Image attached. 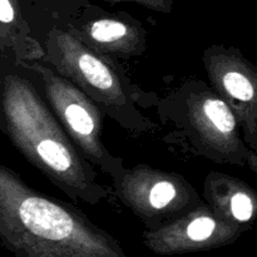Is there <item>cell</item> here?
Wrapping results in <instances>:
<instances>
[{
  "label": "cell",
  "instance_id": "52a82bcc",
  "mask_svg": "<svg viewBox=\"0 0 257 257\" xmlns=\"http://www.w3.org/2000/svg\"><path fill=\"white\" fill-rule=\"evenodd\" d=\"M213 92L235 113L248 148L256 155L257 100L255 67L235 48L211 47L203 55Z\"/></svg>",
  "mask_w": 257,
  "mask_h": 257
},
{
  "label": "cell",
  "instance_id": "7a4b0ae2",
  "mask_svg": "<svg viewBox=\"0 0 257 257\" xmlns=\"http://www.w3.org/2000/svg\"><path fill=\"white\" fill-rule=\"evenodd\" d=\"M0 242L15 257H127L77 207L0 165Z\"/></svg>",
  "mask_w": 257,
  "mask_h": 257
},
{
  "label": "cell",
  "instance_id": "277c9868",
  "mask_svg": "<svg viewBox=\"0 0 257 257\" xmlns=\"http://www.w3.org/2000/svg\"><path fill=\"white\" fill-rule=\"evenodd\" d=\"M44 60L123 127H141L142 117L127 89V80L119 77L103 55L80 42L69 30L54 28L48 33Z\"/></svg>",
  "mask_w": 257,
  "mask_h": 257
},
{
  "label": "cell",
  "instance_id": "8fae6325",
  "mask_svg": "<svg viewBox=\"0 0 257 257\" xmlns=\"http://www.w3.org/2000/svg\"><path fill=\"white\" fill-rule=\"evenodd\" d=\"M107 2L137 3V4L143 5V7L146 8H150V9L157 10V12H162V13H170L171 8H172V0H107Z\"/></svg>",
  "mask_w": 257,
  "mask_h": 257
},
{
  "label": "cell",
  "instance_id": "30bf717a",
  "mask_svg": "<svg viewBox=\"0 0 257 257\" xmlns=\"http://www.w3.org/2000/svg\"><path fill=\"white\" fill-rule=\"evenodd\" d=\"M205 198L218 220L231 225L247 223L255 217V191L238 178L211 173L205 180Z\"/></svg>",
  "mask_w": 257,
  "mask_h": 257
},
{
  "label": "cell",
  "instance_id": "9c48e42d",
  "mask_svg": "<svg viewBox=\"0 0 257 257\" xmlns=\"http://www.w3.org/2000/svg\"><path fill=\"white\" fill-rule=\"evenodd\" d=\"M73 35L100 55L130 58L146 49V34L137 23L102 17L70 25Z\"/></svg>",
  "mask_w": 257,
  "mask_h": 257
},
{
  "label": "cell",
  "instance_id": "ba28073f",
  "mask_svg": "<svg viewBox=\"0 0 257 257\" xmlns=\"http://www.w3.org/2000/svg\"><path fill=\"white\" fill-rule=\"evenodd\" d=\"M237 233V226L218 220L206 205L187 215L170 221L147 235L148 243L156 251L197 248L213 243L227 242Z\"/></svg>",
  "mask_w": 257,
  "mask_h": 257
},
{
  "label": "cell",
  "instance_id": "8992f818",
  "mask_svg": "<svg viewBox=\"0 0 257 257\" xmlns=\"http://www.w3.org/2000/svg\"><path fill=\"white\" fill-rule=\"evenodd\" d=\"M113 182L117 198L145 221L165 225L205 205L182 176L148 166L124 167Z\"/></svg>",
  "mask_w": 257,
  "mask_h": 257
},
{
  "label": "cell",
  "instance_id": "6da1fadb",
  "mask_svg": "<svg viewBox=\"0 0 257 257\" xmlns=\"http://www.w3.org/2000/svg\"><path fill=\"white\" fill-rule=\"evenodd\" d=\"M0 130L69 198L97 205L112 197L13 57H0Z\"/></svg>",
  "mask_w": 257,
  "mask_h": 257
},
{
  "label": "cell",
  "instance_id": "5b68a950",
  "mask_svg": "<svg viewBox=\"0 0 257 257\" xmlns=\"http://www.w3.org/2000/svg\"><path fill=\"white\" fill-rule=\"evenodd\" d=\"M180 122L197 150L218 162L250 165L256 172L257 155L240 137V125L227 103L201 82L181 90Z\"/></svg>",
  "mask_w": 257,
  "mask_h": 257
},
{
  "label": "cell",
  "instance_id": "3957f363",
  "mask_svg": "<svg viewBox=\"0 0 257 257\" xmlns=\"http://www.w3.org/2000/svg\"><path fill=\"white\" fill-rule=\"evenodd\" d=\"M15 62L42 95L82 157L112 180L117 177L124 166L103 143L102 109L97 103L42 58L15 59Z\"/></svg>",
  "mask_w": 257,
  "mask_h": 257
}]
</instances>
